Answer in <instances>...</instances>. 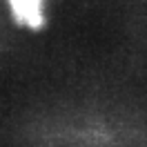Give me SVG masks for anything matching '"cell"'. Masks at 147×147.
<instances>
[{
	"instance_id": "obj_1",
	"label": "cell",
	"mask_w": 147,
	"mask_h": 147,
	"mask_svg": "<svg viewBox=\"0 0 147 147\" xmlns=\"http://www.w3.org/2000/svg\"><path fill=\"white\" fill-rule=\"evenodd\" d=\"M7 5H9L13 20L20 27H29L38 31L47 25L45 0H7Z\"/></svg>"
}]
</instances>
